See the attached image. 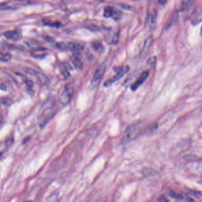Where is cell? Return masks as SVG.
Masks as SVG:
<instances>
[{
    "label": "cell",
    "instance_id": "obj_1",
    "mask_svg": "<svg viewBox=\"0 0 202 202\" xmlns=\"http://www.w3.org/2000/svg\"><path fill=\"white\" fill-rule=\"evenodd\" d=\"M144 124L141 122L130 125L124 131L122 140V142L123 143H128L135 139V138H136L141 134V133L144 130Z\"/></svg>",
    "mask_w": 202,
    "mask_h": 202
},
{
    "label": "cell",
    "instance_id": "obj_2",
    "mask_svg": "<svg viewBox=\"0 0 202 202\" xmlns=\"http://www.w3.org/2000/svg\"><path fill=\"white\" fill-rule=\"evenodd\" d=\"M74 92V85L71 83H68L62 92L61 96L59 97V103L62 106H65L69 103L72 99L73 94Z\"/></svg>",
    "mask_w": 202,
    "mask_h": 202
},
{
    "label": "cell",
    "instance_id": "obj_3",
    "mask_svg": "<svg viewBox=\"0 0 202 202\" xmlns=\"http://www.w3.org/2000/svg\"><path fill=\"white\" fill-rule=\"evenodd\" d=\"M56 47L57 49L61 51H70L74 52L81 51L84 48V45L81 44L69 41L58 42L56 44Z\"/></svg>",
    "mask_w": 202,
    "mask_h": 202
},
{
    "label": "cell",
    "instance_id": "obj_4",
    "mask_svg": "<svg viewBox=\"0 0 202 202\" xmlns=\"http://www.w3.org/2000/svg\"><path fill=\"white\" fill-rule=\"evenodd\" d=\"M130 68L129 66L126 65V66H123L122 67L120 68L117 71V73L116 74V75H114L113 77H112V78H109V79H107L104 84V87H109L110 85H112L113 83L116 82L117 81L119 80L122 77H123L124 75L126 73H128V71H129Z\"/></svg>",
    "mask_w": 202,
    "mask_h": 202
},
{
    "label": "cell",
    "instance_id": "obj_5",
    "mask_svg": "<svg viewBox=\"0 0 202 202\" xmlns=\"http://www.w3.org/2000/svg\"><path fill=\"white\" fill-rule=\"evenodd\" d=\"M106 71V67L104 65H101L95 71L93 77L91 80V85L94 87H96L101 83L103 78L104 75Z\"/></svg>",
    "mask_w": 202,
    "mask_h": 202
},
{
    "label": "cell",
    "instance_id": "obj_6",
    "mask_svg": "<svg viewBox=\"0 0 202 202\" xmlns=\"http://www.w3.org/2000/svg\"><path fill=\"white\" fill-rule=\"evenodd\" d=\"M25 71L27 73L34 75L37 79L39 82L42 84L43 85L47 86L49 84V83H50L49 79L45 74L37 71L33 70V69H26Z\"/></svg>",
    "mask_w": 202,
    "mask_h": 202
},
{
    "label": "cell",
    "instance_id": "obj_7",
    "mask_svg": "<svg viewBox=\"0 0 202 202\" xmlns=\"http://www.w3.org/2000/svg\"><path fill=\"white\" fill-rule=\"evenodd\" d=\"M149 76V72L148 71H144L140 74L139 77L134 83L131 86V90L132 91H136L138 88L140 87V85L145 82Z\"/></svg>",
    "mask_w": 202,
    "mask_h": 202
},
{
    "label": "cell",
    "instance_id": "obj_8",
    "mask_svg": "<svg viewBox=\"0 0 202 202\" xmlns=\"http://www.w3.org/2000/svg\"><path fill=\"white\" fill-rule=\"evenodd\" d=\"M4 36L8 40L12 41H17L21 38L20 33L19 31L12 30L7 31L4 33Z\"/></svg>",
    "mask_w": 202,
    "mask_h": 202
},
{
    "label": "cell",
    "instance_id": "obj_9",
    "mask_svg": "<svg viewBox=\"0 0 202 202\" xmlns=\"http://www.w3.org/2000/svg\"><path fill=\"white\" fill-rule=\"evenodd\" d=\"M153 41H154V37L152 36H150L147 37V39H146L145 43H144L142 50V53L143 55H145L148 53V52L150 51V47L152 46Z\"/></svg>",
    "mask_w": 202,
    "mask_h": 202
},
{
    "label": "cell",
    "instance_id": "obj_10",
    "mask_svg": "<svg viewBox=\"0 0 202 202\" xmlns=\"http://www.w3.org/2000/svg\"><path fill=\"white\" fill-rule=\"evenodd\" d=\"M156 21V15L154 13H149L146 18V21L145 25L147 27L150 28L152 26L155 24Z\"/></svg>",
    "mask_w": 202,
    "mask_h": 202
},
{
    "label": "cell",
    "instance_id": "obj_11",
    "mask_svg": "<svg viewBox=\"0 0 202 202\" xmlns=\"http://www.w3.org/2000/svg\"><path fill=\"white\" fill-rule=\"evenodd\" d=\"M72 62L75 66V67L78 69H82L83 67V63L81 61V59L78 56L77 54H74L72 57Z\"/></svg>",
    "mask_w": 202,
    "mask_h": 202
},
{
    "label": "cell",
    "instance_id": "obj_12",
    "mask_svg": "<svg viewBox=\"0 0 202 202\" xmlns=\"http://www.w3.org/2000/svg\"><path fill=\"white\" fill-rule=\"evenodd\" d=\"M193 0H182L180 4L179 11H186L192 5Z\"/></svg>",
    "mask_w": 202,
    "mask_h": 202
},
{
    "label": "cell",
    "instance_id": "obj_13",
    "mask_svg": "<svg viewBox=\"0 0 202 202\" xmlns=\"http://www.w3.org/2000/svg\"><path fill=\"white\" fill-rule=\"evenodd\" d=\"M91 46L94 49L99 52L103 51L104 47L101 42L99 41H93L91 43Z\"/></svg>",
    "mask_w": 202,
    "mask_h": 202
},
{
    "label": "cell",
    "instance_id": "obj_14",
    "mask_svg": "<svg viewBox=\"0 0 202 202\" xmlns=\"http://www.w3.org/2000/svg\"><path fill=\"white\" fill-rule=\"evenodd\" d=\"M168 194L171 198L177 200L182 201V200H185L184 197H183V196H182L181 194H178V193H177L176 192H173V191H168Z\"/></svg>",
    "mask_w": 202,
    "mask_h": 202
},
{
    "label": "cell",
    "instance_id": "obj_15",
    "mask_svg": "<svg viewBox=\"0 0 202 202\" xmlns=\"http://www.w3.org/2000/svg\"><path fill=\"white\" fill-rule=\"evenodd\" d=\"M25 83L26 84V88H27L28 92L30 94L33 95L34 94V91L33 90V83L32 82V81L30 80V79H26L25 80Z\"/></svg>",
    "mask_w": 202,
    "mask_h": 202
},
{
    "label": "cell",
    "instance_id": "obj_16",
    "mask_svg": "<svg viewBox=\"0 0 202 202\" xmlns=\"http://www.w3.org/2000/svg\"><path fill=\"white\" fill-rule=\"evenodd\" d=\"M113 8L112 7H110V6L106 7L104 9V17H106V18L112 17V13H113Z\"/></svg>",
    "mask_w": 202,
    "mask_h": 202
},
{
    "label": "cell",
    "instance_id": "obj_17",
    "mask_svg": "<svg viewBox=\"0 0 202 202\" xmlns=\"http://www.w3.org/2000/svg\"><path fill=\"white\" fill-rule=\"evenodd\" d=\"M122 13L120 11L116 10L113 8L111 18H112L115 20H119L122 17Z\"/></svg>",
    "mask_w": 202,
    "mask_h": 202
},
{
    "label": "cell",
    "instance_id": "obj_18",
    "mask_svg": "<svg viewBox=\"0 0 202 202\" xmlns=\"http://www.w3.org/2000/svg\"><path fill=\"white\" fill-rule=\"evenodd\" d=\"M178 18V12H175L172 16L171 17L170 20L169 21L168 23L167 24V27H171L173 24H174L176 22Z\"/></svg>",
    "mask_w": 202,
    "mask_h": 202
},
{
    "label": "cell",
    "instance_id": "obj_19",
    "mask_svg": "<svg viewBox=\"0 0 202 202\" xmlns=\"http://www.w3.org/2000/svg\"><path fill=\"white\" fill-rule=\"evenodd\" d=\"M11 59V55L8 53H4L3 52L1 53L0 55V60L1 62H7L9 61Z\"/></svg>",
    "mask_w": 202,
    "mask_h": 202
},
{
    "label": "cell",
    "instance_id": "obj_20",
    "mask_svg": "<svg viewBox=\"0 0 202 202\" xmlns=\"http://www.w3.org/2000/svg\"><path fill=\"white\" fill-rule=\"evenodd\" d=\"M45 25H46L47 26H50V27H59L60 26H61V23L58 22V21H47L46 22H45Z\"/></svg>",
    "mask_w": 202,
    "mask_h": 202
},
{
    "label": "cell",
    "instance_id": "obj_21",
    "mask_svg": "<svg viewBox=\"0 0 202 202\" xmlns=\"http://www.w3.org/2000/svg\"><path fill=\"white\" fill-rule=\"evenodd\" d=\"M156 57H150L148 59L147 63H148V65H149L150 67H154L156 65Z\"/></svg>",
    "mask_w": 202,
    "mask_h": 202
},
{
    "label": "cell",
    "instance_id": "obj_22",
    "mask_svg": "<svg viewBox=\"0 0 202 202\" xmlns=\"http://www.w3.org/2000/svg\"><path fill=\"white\" fill-rule=\"evenodd\" d=\"M1 102L2 104H4V105H10V104L11 103L10 99L6 98V97L1 98Z\"/></svg>",
    "mask_w": 202,
    "mask_h": 202
},
{
    "label": "cell",
    "instance_id": "obj_23",
    "mask_svg": "<svg viewBox=\"0 0 202 202\" xmlns=\"http://www.w3.org/2000/svg\"><path fill=\"white\" fill-rule=\"evenodd\" d=\"M119 33H116L114 34L113 39H112V44H114V45H116V44L118 43V41H119Z\"/></svg>",
    "mask_w": 202,
    "mask_h": 202
},
{
    "label": "cell",
    "instance_id": "obj_24",
    "mask_svg": "<svg viewBox=\"0 0 202 202\" xmlns=\"http://www.w3.org/2000/svg\"><path fill=\"white\" fill-rule=\"evenodd\" d=\"M62 75L64 77V78L65 79H68L69 78H70V74L68 72V71L67 69H65V70H63L62 71Z\"/></svg>",
    "mask_w": 202,
    "mask_h": 202
},
{
    "label": "cell",
    "instance_id": "obj_25",
    "mask_svg": "<svg viewBox=\"0 0 202 202\" xmlns=\"http://www.w3.org/2000/svg\"><path fill=\"white\" fill-rule=\"evenodd\" d=\"M119 6L123 9L126 10H131L132 7L129 5H126V4H119Z\"/></svg>",
    "mask_w": 202,
    "mask_h": 202
},
{
    "label": "cell",
    "instance_id": "obj_26",
    "mask_svg": "<svg viewBox=\"0 0 202 202\" xmlns=\"http://www.w3.org/2000/svg\"><path fill=\"white\" fill-rule=\"evenodd\" d=\"M158 201H160V202H168V199L166 198L165 196H161L160 197H159L158 198Z\"/></svg>",
    "mask_w": 202,
    "mask_h": 202
},
{
    "label": "cell",
    "instance_id": "obj_27",
    "mask_svg": "<svg viewBox=\"0 0 202 202\" xmlns=\"http://www.w3.org/2000/svg\"><path fill=\"white\" fill-rule=\"evenodd\" d=\"M167 2V0H158V3L162 5H164Z\"/></svg>",
    "mask_w": 202,
    "mask_h": 202
},
{
    "label": "cell",
    "instance_id": "obj_28",
    "mask_svg": "<svg viewBox=\"0 0 202 202\" xmlns=\"http://www.w3.org/2000/svg\"><path fill=\"white\" fill-rule=\"evenodd\" d=\"M0 88H1V89L2 90H4V91H6V90H7L6 86H5V85H4L3 84H1Z\"/></svg>",
    "mask_w": 202,
    "mask_h": 202
},
{
    "label": "cell",
    "instance_id": "obj_29",
    "mask_svg": "<svg viewBox=\"0 0 202 202\" xmlns=\"http://www.w3.org/2000/svg\"><path fill=\"white\" fill-rule=\"evenodd\" d=\"M15 1H25V0H14Z\"/></svg>",
    "mask_w": 202,
    "mask_h": 202
},
{
    "label": "cell",
    "instance_id": "obj_30",
    "mask_svg": "<svg viewBox=\"0 0 202 202\" xmlns=\"http://www.w3.org/2000/svg\"><path fill=\"white\" fill-rule=\"evenodd\" d=\"M200 33H201V35H202V26L201 27V29H200Z\"/></svg>",
    "mask_w": 202,
    "mask_h": 202
},
{
    "label": "cell",
    "instance_id": "obj_31",
    "mask_svg": "<svg viewBox=\"0 0 202 202\" xmlns=\"http://www.w3.org/2000/svg\"><path fill=\"white\" fill-rule=\"evenodd\" d=\"M147 1H150V0H147Z\"/></svg>",
    "mask_w": 202,
    "mask_h": 202
}]
</instances>
